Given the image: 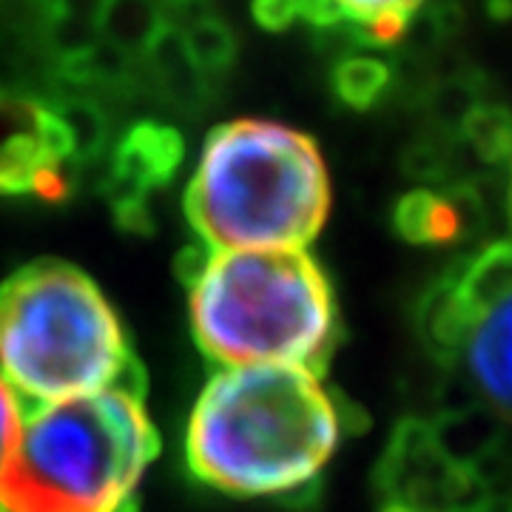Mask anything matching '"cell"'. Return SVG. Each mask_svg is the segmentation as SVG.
Wrapping results in <instances>:
<instances>
[{"mask_svg": "<svg viewBox=\"0 0 512 512\" xmlns=\"http://www.w3.org/2000/svg\"><path fill=\"white\" fill-rule=\"evenodd\" d=\"M23 419H26V413H23L20 396L12 390V384L0 376V470L18 444Z\"/></svg>", "mask_w": 512, "mask_h": 512, "instance_id": "cell-24", "label": "cell"}, {"mask_svg": "<svg viewBox=\"0 0 512 512\" xmlns=\"http://www.w3.org/2000/svg\"><path fill=\"white\" fill-rule=\"evenodd\" d=\"M0 376L35 407L123 390L146 393V370L92 276L37 259L0 282Z\"/></svg>", "mask_w": 512, "mask_h": 512, "instance_id": "cell-4", "label": "cell"}, {"mask_svg": "<svg viewBox=\"0 0 512 512\" xmlns=\"http://www.w3.org/2000/svg\"><path fill=\"white\" fill-rule=\"evenodd\" d=\"M481 80L476 72H461L453 77H444L441 83L433 86L430 100H427V109L433 123L441 131H453L458 137L461 126L467 123V117L484 103L481 100Z\"/></svg>", "mask_w": 512, "mask_h": 512, "instance_id": "cell-21", "label": "cell"}, {"mask_svg": "<svg viewBox=\"0 0 512 512\" xmlns=\"http://www.w3.org/2000/svg\"><path fill=\"white\" fill-rule=\"evenodd\" d=\"M49 106L55 109L57 120L63 123L69 140H72V163H97L111 140V123L106 109L83 94L60 97L57 103H49Z\"/></svg>", "mask_w": 512, "mask_h": 512, "instance_id": "cell-17", "label": "cell"}, {"mask_svg": "<svg viewBox=\"0 0 512 512\" xmlns=\"http://www.w3.org/2000/svg\"><path fill=\"white\" fill-rule=\"evenodd\" d=\"M461 23H464V9H461L458 0H439L430 9V29L439 37L458 35Z\"/></svg>", "mask_w": 512, "mask_h": 512, "instance_id": "cell-25", "label": "cell"}, {"mask_svg": "<svg viewBox=\"0 0 512 512\" xmlns=\"http://www.w3.org/2000/svg\"><path fill=\"white\" fill-rule=\"evenodd\" d=\"M146 57L151 63V74H154L157 86L163 89L168 100H174L180 109L183 106H200V100L205 97V77L191 63L180 29L165 26Z\"/></svg>", "mask_w": 512, "mask_h": 512, "instance_id": "cell-16", "label": "cell"}, {"mask_svg": "<svg viewBox=\"0 0 512 512\" xmlns=\"http://www.w3.org/2000/svg\"><path fill=\"white\" fill-rule=\"evenodd\" d=\"M0 512H6V510H3V507H0Z\"/></svg>", "mask_w": 512, "mask_h": 512, "instance_id": "cell-30", "label": "cell"}, {"mask_svg": "<svg viewBox=\"0 0 512 512\" xmlns=\"http://www.w3.org/2000/svg\"><path fill=\"white\" fill-rule=\"evenodd\" d=\"M348 416L305 367H220L185 424L188 473L237 498L311 490Z\"/></svg>", "mask_w": 512, "mask_h": 512, "instance_id": "cell-1", "label": "cell"}, {"mask_svg": "<svg viewBox=\"0 0 512 512\" xmlns=\"http://www.w3.org/2000/svg\"><path fill=\"white\" fill-rule=\"evenodd\" d=\"M117 512H140V501H137V495H134L131 501H126V504H123Z\"/></svg>", "mask_w": 512, "mask_h": 512, "instance_id": "cell-29", "label": "cell"}, {"mask_svg": "<svg viewBox=\"0 0 512 512\" xmlns=\"http://www.w3.org/2000/svg\"><path fill=\"white\" fill-rule=\"evenodd\" d=\"M430 424L441 453L464 470H473L484 458L501 453L504 419L487 404H473L456 413H441Z\"/></svg>", "mask_w": 512, "mask_h": 512, "instance_id": "cell-11", "label": "cell"}, {"mask_svg": "<svg viewBox=\"0 0 512 512\" xmlns=\"http://www.w3.org/2000/svg\"><path fill=\"white\" fill-rule=\"evenodd\" d=\"M103 43L120 49L123 55H148L154 40L165 29L160 0H106L97 18Z\"/></svg>", "mask_w": 512, "mask_h": 512, "instance_id": "cell-14", "label": "cell"}, {"mask_svg": "<svg viewBox=\"0 0 512 512\" xmlns=\"http://www.w3.org/2000/svg\"><path fill=\"white\" fill-rule=\"evenodd\" d=\"M458 137L473 148L481 163H507L512 151V111L501 103H481L467 117Z\"/></svg>", "mask_w": 512, "mask_h": 512, "instance_id": "cell-20", "label": "cell"}, {"mask_svg": "<svg viewBox=\"0 0 512 512\" xmlns=\"http://www.w3.org/2000/svg\"><path fill=\"white\" fill-rule=\"evenodd\" d=\"M72 163V140L49 103L0 89V194L35 197L40 177Z\"/></svg>", "mask_w": 512, "mask_h": 512, "instance_id": "cell-8", "label": "cell"}, {"mask_svg": "<svg viewBox=\"0 0 512 512\" xmlns=\"http://www.w3.org/2000/svg\"><path fill=\"white\" fill-rule=\"evenodd\" d=\"M106 0H40L46 15H69V18L94 20L100 18Z\"/></svg>", "mask_w": 512, "mask_h": 512, "instance_id": "cell-26", "label": "cell"}, {"mask_svg": "<svg viewBox=\"0 0 512 512\" xmlns=\"http://www.w3.org/2000/svg\"><path fill=\"white\" fill-rule=\"evenodd\" d=\"M313 0H251V15L265 32H285L308 18Z\"/></svg>", "mask_w": 512, "mask_h": 512, "instance_id": "cell-23", "label": "cell"}, {"mask_svg": "<svg viewBox=\"0 0 512 512\" xmlns=\"http://www.w3.org/2000/svg\"><path fill=\"white\" fill-rule=\"evenodd\" d=\"M342 26L370 46H393L427 0H330Z\"/></svg>", "mask_w": 512, "mask_h": 512, "instance_id": "cell-15", "label": "cell"}, {"mask_svg": "<svg viewBox=\"0 0 512 512\" xmlns=\"http://www.w3.org/2000/svg\"><path fill=\"white\" fill-rule=\"evenodd\" d=\"M185 40V49L191 63L197 66V72L208 77H220L225 74L239 52L237 32L214 12H202L200 18H194L188 26L180 29Z\"/></svg>", "mask_w": 512, "mask_h": 512, "instance_id": "cell-19", "label": "cell"}, {"mask_svg": "<svg viewBox=\"0 0 512 512\" xmlns=\"http://www.w3.org/2000/svg\"><path fill=\"white\" fill-rule=\"evenodd\" d=\"M404 168L416 180H444L450 168V151L441 146L439 140L427 137L407 148L404 154Z\"/></svg>", "mask_w": 512, "mask_h": 512, "instance_id": "cell-22", "label": "cell"}, {"mask_svg": "<svg viewBox=\"0 0 512 512\" xmlns=\"http://www.w3.org/2000/svg\"><path fill=\"white\" fill-rule=\"evenodd\" d=\"M376 484L387 501L421 512H467L490 490L441 453L433 424L402 419L384 450Z\"/></svg>", "mask_w": 512, "mask_h": 512, "instance_id": "cell-6", "label": "cell"}, {"mask_svg": "<svg viewBox=\"0 0 512 512\" xmlns=\"http://www.w3.org/2000/svg\"><path fill=\"white\" fill-rule=\"evenodd\" d=\"M476 325L478 319L467 308L453 274L439 279L419 299L416 328H419L421 342L444 365H458L461 362Z\"/></svg>", "mask_w": 512, "mask_h": 512, "instance_id": "cell-10", "label": "cell"}, {"mask_svg": "<svg viewBox=\"0 0 512 512\" xmlns=\"http://www.w3.org/2000/svg\"><path fill=\"white\" fill-rule=\"evenodd\" d=\"M177 271L194 342L214 365L322 373L339 345L333 285L308 251L220 254L191 245Z\"/></svg>", "mask_w": 512, "mask_h": 512, "instance_id": "cell-2", "label": "cell"}, {"mask_svg": "<svg viewBox=\"0 0 512 512\" xmlns=\"http://www.w3.org/2000/svg\"><path fill=\"white\" fill-rule=\"evenodd\" d=\"M393 228L413 245H447L464 237V225L447 194L416 188L393 208Z\"/></svg>", "mask_w": 512, "mask_h": 512, "instance_id": "cell-12", "label": "cell"}, {"mask_svg": "<svg viewBox=\"0 0 512 512\" xmlns=\"http://www.w3.org/2000/svg\"><path fill=\"white\" fill-rule=\"evenodd\" d=\"M185 157V140L177 128L140 120L117 140L103 197L120 231L148 237L154 231V214L148 197L174 180Z\"/></svg>", "mask_w": 512, "mask_h": 512, "instance_id": "cell-7", "label": "cell"}, {"mask_svg": "<svg viewBox=\"0 0 512 512\" xmlns=\"http://www.w3.org/2000/svg\"><path fill=\"white\" fill-rule=\"evenodd\" d=\"M382 512H421V510H413V507H407V504H396V501H384Z\"/></svg>", "mask_w": 512, "mask_h": 512, "instance_id": "cell-28", "label": "cell"}, {"mask_svg": "<svg viewBox=\"0 0 512 512\" xmlns=\"http://www.w3.org/2000/svg\"><path fill=\"white\" fill-rule=\"evenodd\" d=\"M330 214V174L311 134L231 120L202 143L185 217L211 251H305Z\"/></svg>", "mask_w": 512, "mask_h": 512, "instance_id": "cell-3", "label": "cell"}, {"mask_svg": "<svg viewBox=\"0 0 512 512\" xmlns=\"http://www.w3.org/2000/svg\"><path fill=\"white\" fill-rule=\"evenodd\" d=\"M487 15L493 20H510L512 0H487Z\"/></svg>", "mask_w": 512, "mask_h": 512, "instance_id": "cell-27", "label": "cell"}, {"mask_svg": "<svg viewBox=\"0 0 512 512\" xmlns=\"http://www.w3.org/2000/svg\"><path fill=\"white\" fill-rule=\"evenodd\" d=\"M461 362L495 413L512 419V299L478 322Z\"/></svg>", "mask_w": 512, "mask_h": 512, "instance_id": "cell-9", "label": "cell"}, {"mask_svg": "<svg viewBox=\"0 0 512 512\" xmlns=\"http://www.w3.org/2000/svg\"><path fill=\"white\" fill-rule=\"evenodd\" d=\"M160 453L140 396L109 390L40 404L0 470L6 512H117Z\"/></svg>", "mask_w": 512, "mask_h": 512, "instance_id": "cell-5", "label": "cell"}, {"mask_svg": "<svg viewBox=\"0 0 512 512\" xmlns=\"http://www.w3.org/2000/svg\"><path fill=\"white\" fill-rule=\"evenodd\" d=\"M393 83V69L382 57L345 55L333 63L330 86L333 94L356 111L373 109Z\"/></svg>", "mask_w": 512, "mask_h": 512, "instance_id": "cell-18", "label": "cell"}, {"mask_svg": "<svg viewBox=\"0 0 512 512\" xmlns=\"http://www.w3.org/2000/svg\"><path fill=\"white\" fill-rule=\"evenodd\" d=\"M458 291L478 322L512 299V239L487 245L456 274Z\"/></svg>", "mask_w": 512, "mask_h": 512, "instance_id": "cell-13", "label": "cell"}]
</instances>
